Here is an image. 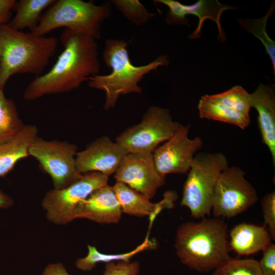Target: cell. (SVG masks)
<instances>
[{
    "label": "cell",
    "mask_w": 275,
    "mask_h": 275,
    "mask_svg": "<svg viewBox=\"0 0 275 275\" xmlns=\"http://www.w3.org/2000/svg\"><path fill=\"white\" fill-rule=\"evenodd\" d=\"M251 107L258 113V123L262 140L267 147L275 165V94L274 88L260 84L250 94Z\"/></svg>",
    "instance_id": "ac0fdd59"
},
{
    "label": "cell",
    "mask_w": 275,
    "mask_h": 275,
    "mask_svg": "<svg viewBox=\"0 0 275 275\" xmlns=\"http://www.w3.org/2000/svg\"><path fill=\"white\" fill-rule=\"evenodd\" d=\"M76 145L66 141H47L37 136L32 143L29 154L36 159L51 177L54 189L65 188L82 175L76 167Z\"/></svg>",
    "instance_id": "ba28073f"
},
{
    "label": "cell",
    "mask_w": 275,
    "mask_h": 275,
    "mask_svg": "<svg viewBox=\"0 0 275 275\" xmlns=\"http://www.w3.org/2000/svg\"><path fill=\"white\" fill-rule=\"evenodd\" d=\"M190 125H182L178 131L153 152L158 172L162 175L183 174L189 171L197 152L202 148L200 137H188Z\"/></svg>",
    "instance_id": "7c38bea8"
},
{
    "label": "cell",
    "mask_w": 275,
    "mask_h": 275,
    "mask_svg": "<svg viewBox=\"0 0 275 275\" xmlns=\"http://www.w3.org/2000/svg\"><path fill=\"white\" fill-rule=\"evenodd\" d=\"M13 204V199L0 189V208L7 209Z\"/></svg>",
    "instance_id": "1f68e13d"
},
{
    "label": "cell",
    "mask_w": 275,
    "mask_h": 275,
    "mask_svg": "<svg viewBox=\"0 0 275 275\" xmlns=\"http://www.w3.org/2000/svg\"><path fill=\"white\" fill-rule=\"evenodd\" d=\"M182 124L174 121L170 111L157 106L149 107L141 121L121 133L116 142L128 153H151L172 137Z\"/></svg>",
    "instance_id": "52a82bcc"
},
{
    "label": "cell",
    "mask_w": 275,
    "mask_h": 275,
    "mask_svg": "<svg viewBox=\"0 0 275 275\" xmlns=\"http://www.w3.org/2000/svg\"><path fill=\"white\" fill-rule=\"evenodd\" d=\"M237 166L221 174L215 189L212 211L215 217L231 218L245 211L258 200L257 191Z\"/></svg>",
    "instance_id": "30bf717a"
},
{
    "label": "cell",
    "mask_w": 275,
    "mask_h": 275,
    "mask_svg": "<svg viewBox=\"0 0 275 275\" xmlns=\"http://www.w3.org/2000/svg\"><path fill=\"white\" fill-rule=\"evenodd\" d=\"M2 56L0 89L16 74L40 75L56 51L58 40L54 37L37 36L0 25Z\"/></svg>",
    "instance_id": "277c9868"
},
{
    "label": "cell",
    "mask_w": 275,
    "mask_h": 275,
    "mask_svg": "<svg viewBox=\"0 0 275 275\" xmlns=\"http://www.w3.org/2000/svg\"><path fill=\"white\" fill-rule=\"evenodd\" d=\"M230 249L238 255H249L263 251L271 237L264 226L240 223L230 231Z\"/></svg>",
    "instance_id": "d6986e66"
},
{
    "label": "cell",
    "mask_w": 275,
    "mask_h": 275,
    "mask_svg": "<svg viewBox=\"0 0 275 275\" xmlns=\"http://www.w3.org/2000/svg\"><path fill=\"white\" fill-rule=\"evenodd\" d=\"M111 13L109 3L96 5L92 2L81 0L56 1L31 33L44 36L54 29L66 28L77 34L96 40L100 37L101 23Z\"/></svg>",
    "instance_id": "5b68a950"
},
{
    "label": "cell",
    "mask_w": 275,
    "mask_h": 275,
    "mask_svg": "<svg viewBox=\"0 0 275 275\" xmlns=\"http://www.w3.org/2000/svg\"><path fill=\"white\" fill-rule=\"evenodd\" d=\"M41 275H70L63 264L61 263L48 264Z\"/></svg>",
    "instance_id": "4dcf8cb0"
},
{
    "label": "cell",
    "mask_w": 275,
    "mask_h": 275,
    "mask_svg": "<svg viewBox=\"0 0 275 275\" xmlns=\"http://www.w3.org/2000/svg\"><path fill=\"white\" fill-rule=\"evenodd\" d=\"M112 3L124 16L136 25H142L154 17L139 1L114 0Z\"/></svg>",
    "instance_id": "484cf974"
},
{
    "label": "cell",
    "mask_w": 275,
    "mask_h": 275,
    "mask_svg": "<svg viewBox=\"0 0 275 275\" xmlns=\"http://www.w3.org/2000/svg\"><path fill=\"white\" fill-rule=\"evenodd\" d=\"M263 213L264 226H267L268 232L273 240L275 239V191L266 194L261 201Z\"/></svg>",
    "instance_id": "4316f807"
},
{
    "label": "cell",
    "mask_w": 275,
    "mask_h": 275,
    "mask_svg": "<svg viewBox=\"0 0 275 275\" xmlns=\"http://www.w3.org/2000/svg\"><path fill=\"white\" fill-rule=\"evenodd\" d=\"M37 134L35 125H24L14 137L0 144V177L10 172L20 159L29 155V148Z\"/></svg>",
    "instance_id": "ffe728a7"
},
{
    "label": "cell",
    "mask_w": 275,
    "mask_h": 275,
    "mask_svg": "<svg viewBox=\"0 0 275 275\" xmlns=\"http://www.w3.org/2000/svg\"><path fill=\"white\" fill-rule=\"evenodd\" d=\"M54 0H20L16 1L13 9L16 14L7 24L11 28L21 31L25 29L33 30L38 24L41 14L51 6Z\"/></svg>",
    "instance_id": "44dd1931"
},
{
    "label": "cell",
    "mask_w": 275,
    "mask_h": 275,
    "mask_svg": "<svg viewBox=\"0 0 275 275\" xmlns=\"http://www.w3.org/2000/svg\"><path fill=\"white\" fill-rule=\"evenodd\" d=\"M210 275H262L258 261L231 258L213 270Z\"/></svg>",
    "instance_id": "d4e9b609"
},
{
    "label": "cell",
    "mask_w": 275,
    "mask_h": 275,
    "mask_svg": "<svg viewBox=\"0 0 275 275\" xmlns=\"http://www.w3.org/2000/svg\"><path fill=\"white\" fill-rule=\"evenodd\" d=\"M154 3H160L167 6L169 9L166 17V21L170 24H186L188 20L186 16L194 15L199 19L196 30L188 36L191 39L201 37L202 25L206 19L214 21L218 31V39L221 42L226 40V34L221 24V17L223 13L227 10L237 9L231 6L223 5L217 0H199L192 5H184L174 0H157Z\"/></svg>",
    "instance_id": "5bb4252c"
},
{
    "label": "cell",
    "mask_w": 275,
    "mask_h": 275,
    "mask_svg": "<svg viewBox=\"0 0 275 275\" xmlns=\"http://www.w3.org/2000/svg\"><path fill=\"white\" fill-rule=\"evenodd\" d=\"M122 211L113 187L106 184L80 201L73 214L75 218H86L99 224H116Z\"/></svg>",
    "instance_id": "2e32d148"
},
{
    "label": "cell",
    "mask_w": 275,
    "mask_h": 275,
    "mask_svg": "<svg viewBox=\"0 0 275 275\" xmlns=\"http://www.w3.org/2000/svg\"><path fill=\"white\" fill-rule=\"evenodd\" d=\"M16 1L0 0V25L7 24L12 15Z\"/></svg>",
    "instance_id": "f546056e"
},
{
    "label": "cell",
    "mask_w": 275,
    "mask_h": 275,
    "mask_svg": "<svg viewBox=\"0 0 275 275\" xmlns=\"http://www.w3.org/2000/svg\"><path fill=\"white\" fill-rule=\"evenodd\" d=\"M127 154L116 141H112L107 136H102L91 143L84 150L77 152V169L81 174L98 172L108 177L116 172Z\"/></svg>",
    "instance_id": "9a60e30c"
},
{
    "label": "cell",
    "mask_w": 275,
    "mask_h": 275,
    "mask_svg": "<svg viewBox=\"0 0 275 275\" xmlns=\"http://www.w3.org/2000/svg\"><path fill=\"white\" fill-rule=\"evenodd\" d=\"M1 56H2V48H1V45L0 43V62L1 59Z\"/></svg>",
    "instance_id": "d6a6232c"
},
{
    "label": "cell",
    "mask_w": 275,
    "mask_h": 275,
    "mask_svg": "<svg viewBox=\"0 0 275 275\" xmlns=\"http://www.w3.org/2000/svg\"><path fill=\"white\" fill-rule=\"evenodd\" d=\"M122 182L151 200L166 182V176L157 170L151 153H129L123 158L114 173Z\"/></svg>",
    "instance_id": "4fadbf2b"
},
{
    "label": "cell",
    "mask_w": 275,
    "mask_h": 275,
    "mask_svg": "<svg viewBox=\"0 0 275 275\" xmlns=\"http://www.w3.org/2000/svg\"><path fill=\"white\" fill-rule=\"evenodd\" d=\"M199 116L235 125L244 129L250 124L249 93L241 86L213 95H205L198 105Z\"/></svg>",
    "instance_id": "8fae6325"
},
{
    "label": "cell",
    "mask_w": 275,
    "mask_h": 275,
    "mask_svg": "<svg viewBox=\"0 0 275 275\" xmlns=\"http://www.w3.org/2000/svg\"><path fill=\"white\" fill-rule=\"evenodd\" d=\"M229 167L223 153L200 152L194 157L184 182L180 205L195 218L210 216L215 189L222 172Z\"/></svg>",
    "instance_id": "8992f818"
},
{
    "label": "cell",
    "mask_w": 275,
    "mask_h": 275,
    "mask_svg": "<svg viewBox=\"0 0 275 275\" xmlns=\"http://www.w3.org/2000/svg\"><path fill=\"white\" fill-rule=\"evenodd\" d=\"M108 177L98 172L82 174L68 186L48 191L41 202L47 219L58 225H66L74 220L76 207L97 189L107 184Z\"/></svg>",
    "instance_id": "9c48e42d"
},
{
    "label": "cell",
    "mask_w": 275,
    "mask_h": 275,
    "mask_svg": "<svg viewBox=\"0 0 275 275\" xmlns=\"http://www.w3.org/2000/svg\"><path fill=\"white\" fill-rule=\"evenodd\" d=\"M112 187L122 213L141 217L149 216L150 226L161 210L173 206V202L177 198L175 192L169 191L164 194L161 201L153 203L141 193L122 182L116 181Z\"/></svg>",
    "instance_id": "e0dca14e"
},
{
    "label": "cell",
    "mask_w": 275,
    "mask_h": 275,
    "mask_svg": "<svg viewBox=\"0 0 275 275\" xmlns=\"http://www.w3.org/2000/svg\"><path fill=\"white\" fill-rule=\"evenodd\" d=\"M228 234V225L220 218L205 217L198 222L184 223L176 234L177 256L191 270H214L231 258Z\"/></svg>",
    "instance_id": "7a4b0ae2"
},
{
    "label": "cell",
    "mask_w": 275,
    "mask_h": 275,
    "mask_svg": "<svg viewBox=\"0 0 275 275\" xmlns=\"http://www.w3.org/2000/svg\"><path fill=\"white\" fill-rule=\"evenodd\" d=\"M262 252V257L258 261L262 275H275V244L271 242Z\"/></svg>",
    "instance_id": "f1b7e54d"
},
{
    "label": "cell",
    "mask_w": 275,
    "mask_h": 275,
    "mask_svg": "<svg viewBox=\"0 0 275 275\" xmlns=\"http://www.w3.org/2000/svg\"><path fill=\"white\" fill-rule=\"evenodd\" d=\"M60 40L63 51L49 71L37 76L29 84L23 95L26 100L71 91L99 73L100 63L96 40L66 29Z\"/></svg>",
    "instance_id": "6da1fadb"
},
{
    "label": "cell",
    "mask_w": 275,
    "mask_h": 275,
    "mask_svg": "<svg viewBox=\"0 0 275 275\" xmlns=\"http://www.w3.org/2000/svg\"><path fill=\"white\" fill-rule=\"evenodd\" d=\"M24 125L14 101L0 89V144L14 137Z\"/></svg>",
    "instance_id": "603a6c76"
},
{
    "label": "cell",
    "mask_w": 275,
    "mask_h": 275,
    "mask_svg": "<svg viewBox=\"0 0 275 275\" xmlns=\"http://www.w3.org/2000/svg\"><path fill=\"white\" fill-rule=\"evenodd\" d=\"M127 46L128 42L123 39L106 40L103 59L112 72L108 75L97 74L88 79L90 87L104 92L106 110L114 108L122 95L141 93L142 89L139 84L144 76L159 66L169 65L168 56L160 55L148 64L134 66L130 61Z\"/></svg>",
    "instance_id": "3957f363"
},
{
    "label": "cell",
    "mask_w": 275,
    "mask_h": 275,
    "mask_svg": "<svg viewBox=\"0 0 275 275\" xmlns=\"http://www.w3.org/2000/svg\"><path fill=\"white\" fill-rule=\"evenodd\" d=\"M144 242L135 249L125 253L117 254H103L96 247L88 245V254L83 257L77 259L75 265L77 269L82 271L92 270L99 262L108 263L114 261H130V259L138 253L143 251L154 248L155 243L148 238V234Z\"/></svg>",
    "instance_id": "7402d4cb"
},
{
    "label": "cell",
    "mask_w": 275,
    "mask_h": 275,
    "mask_svg": "<svg viewBox=\"0 0 275 275\" xmlns=\"http://www.w3.org/2000/svg\"><path fill=\"white\" fill-rule=\"evenodd\" d=\"M274 11V2L272 3L269 10L263 17L249 19L239 18L238 22L245 30L252 34L259 39L265 48V51L271 60L273 73H275V43L269 37L266 31L267 21L268 17Z\"/></svg>",
    "instance_id": "cb8c5ba5"
},
{
    "label": "cell",
    "mask_w": 275,
    "mask_h": 275,
    "mask_svg": "<svg viewBox=\"0 0 275 275\" xmlns=\"http://www.w3.org/2000/svg\"><path fill=\"white\" fill-rule=\"evenodd\" d=\"M139 271V262L121 261L106 263L102 275H138Z\"/></svg>",
    "instance_id": "83f0119b"
}]
</instances>
